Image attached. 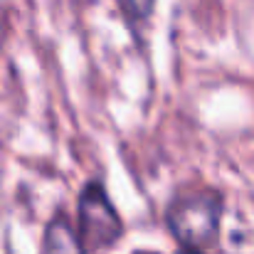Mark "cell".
<instances>
[{
  "mask_svg": "<svg viewBox=\"0 0 254 254\" xmlns=\"http://www.w3.org/2000/svg\"><path fill=\"white\" fill-rule=\"evenodd\" d=\"M124 232L121 217L116 215L104 185L89 183L79 197V237L89 250L111 247Z\"/></svg>",
  "mask_w": 254,
  "mask_h": 254,
  "instance_id": "7a4b0ae2",
  "label": "cell"
},
{
  "mask_svg": "<svg viewBox=\"0 0 254 254\" xmlns=\"http://www.w3.org/2000/svg\"><path fill=\"white\" fill-rule=\"evenodd\" d=\"M178 254H202V252H200V250H190V247H180Z\"/></svg>",
  "mask_w": 254,
  "mask_h": 254,
  "instance_id": "5b68a950",
  "label": "cell"
},
{
  "mask_svg": "<svg viewBox=\"0 0 254 254\" xmlns=\"http://www.w3.org/2000/svg\"><path fill=\"white\" fill-rule=\"evenodd\" d=\"M42 254H86V247L79 237V232L69 225L64 215L55 217L42 240Z\"/></svg>",
  "mask_w": 254,
  "mask_h": 254,
  "instance_id": "3957f363",
  "label": "cell"
},
{
  "mask_svg": "<svg viewBox=\"0 0 254 254\" xmlns=\"http://www.w3.org/2000/svg\"><path fill=\"white\" fill-rule=\"evenodd\" d=\"M222 202L212 192H185L175 197L166 210V225L180 247L200 250L212 242L220 227Z\"/></svg>",
  "mask_w": 254,
  "mask_h": 254,
  "instance_id": "6da1fadb",
  "label": "cell"
},
{
  "mask_svg": "<svg viewBox=\"0 0 254 254\" xmlns=\"http://www.w3.org/2000/svg\"><path fill=\"white\" fill-rule=\"evenodd\" d=\"M119 2H121L124 15H126L131 22H143V20L151 15L156 0H119Z\"/></svg>",
  "mask_w": 254,
  "mask_h": 254,
  "instance_id": "277c9868",
  "label": "cell"
}]
</instances>
